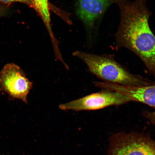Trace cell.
<instances>
[{"label":"cell","instance_id":"277c9868","mask_svg":"<svg viewBox=\"0 0 155 155\" xmlns=\"http://www.w3.org/2000/svg\"><path fill=\"white\" fill-rule=\"evenodd\" d=\"M107 90L94 93L67 103L61 104L59 106V108L63 110L75 111L95 110L134 101L132 99L121 93Z\"/></svg>","mask_w":155,"mask_h":155},{"label":"cell","instance_id":"3957f363","mask_svg":"<svg viewBox=\"0 0 155 155\" xmlns=\"http://www.w3.org/2000/svg\"><path fill=\"white\" fill-rule=\"evenodd\" d=\"M107 155H155V140L137 132L116 133L109 139Z\"/></svg>","mask_w":155,"mask_h":155},{"label":"cell","instance_id":"9c48e42d","mask_svg":"<svg viewBox=\"0 0 155 155\" xmlns=\"http://www.w3.org/2000/svg\"><path fill=\"white\" fill-rule=\"evenodd\" d=\"M19 2L25 4L28 6L34 8L33 5L31 0H0V3L9 4L13 3Z\"/></svg>","mask_w":155,"mask_h":155},{"label":"cell","instance_id":"6da1fadb","mask_svg":"<svg viewBox=\"0 0 155 155\" xmlns=\"http://www.w3.org/2000/svg\"><path fill=\"white\" fill-rule=\"evenodd\" d=\"M119 6L120 23L116 34V47L131 50L155 77V36L150 28L147 0H110Z\"/></svg>","mask_w":155,"mask_h":155},{"label":"cell","instance_id":"7a4b0ae2","mask_svg":"<svg viewBox=\"0 0 155 155\" xmlns=\"http://www.w3.org/2000/svg\"><path fill=\"white\" fill-rule=\"evenodd\" d=\"M73 55L84 62L90 72L105 82L130 86L155 84L152 81L132 74L109 56L96 55L79 51L74 52Z\"/></svg>","mask_w":155,"mask_h":155},{"label":"cell","instance_id":"5b68a950","mask_svg":"<svg viewBox=\"0 0 155 155\" xmlns=\"http://www.w3.org/2000/svg\"><path fill=\"white\" fill-rule=\"evenodd\" d=\"M32 86L24 71L15 64H7L0 72V89L12 98L27 103Z\"/></svg>","mask_w":155,"mask_h":155},{"label":"cell","instance_id":"8fae6325","mask_svg":"<svg viewBox=\"0 0 155 155\" xmlns=\"http://www.w3.org/2000/svg\"><path fill=\"white\" fill-rule=\"evenodd\" d=\"M6 11L5 8L2 7H0V17L2 16L5 14Z\"/></svg>","mask_w":155,"mask_h":155},{"label":"cell","instance_id":"30bf717a","mask_svg":"<svg viewBox=\"0 0 155 155\" xmlns=\"http://www.w3.org/2000/svg\"><path fill=\"white\" fill-rule=\"evenodd\" d=\"M143 115L155 127V109L153 111H144Z\"/></svg>","mask_w":155,"mask_h":155},{"label":"cell","instance_id":"8992f818","mask_svg":"<svg viewBox=\"0 0 155 155\" xmlns=\"http://www.w3.org/2000/svg\"><path fill=\"white\" fill-rule=\"evenodd\" d=\"M112 4L110 0H77V14L91 32Z\"/></svg>","mask_w":155,"mask_h":155},{"label":"cell","instance_id":"ba28073f","mask_svg":"<svg viewBox=\"0 0 155 155\" xmlns=\"http://www.w3.org/2000/svg\"><path fill=\"white\" fill-rule=\"evenodd\" d=\"M34 9L37 12L47 28L55 51L56 59H61V54L59 48V42L54 36L51 27L49 3L48 0H31Z\"/></svg>","mask_w":155,"mask_h":155},{"label":"cell","instance_id":"52a82bcc","mask_svg":"<svg viewBox=\"0 0 155 155\" xmlns=\"http://www.w3.org/2000/svg\"><path fill=\"white\" fill-rule=\"evenodd\" d=\"M94 83L97 87L121 93L132 99L134 101L142 103L155 109V84L130 86L107 82H95Z\"/></svg>","mask_w":155,"mask_h":155}]
</instances>
